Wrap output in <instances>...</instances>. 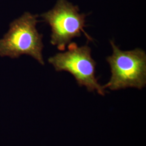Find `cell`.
Instances as JSON below:
<instances>
[{"mask_svg": "<svg viewBox=\"0 0 146 146\" xmlns=\"http://www.w3.org/2000/svg\"><path fill=\"white\" fill-rule=\"evenodd\" d=\"M91 48L88 46L78 47L72 42L68 45V50L59 52L49 58L57 72L66 71L73 75L80 86H84L89 92H96L104 96L106 91L95 76L96 63L92 58Z\"/></svg>", "mask_w": 146, "mask_h": 146, "instance_id": "3", "label": "cell"}, {"mask_svg": "<svg viewBox=\"0 0 146 146\" xmlns=\"http://www.w3.org/2000/svg\"><path fill=\"white\" fill-rule=\"evenodd\" d=\"M41 16L51 27V44L61 51L66 49L73 38L81 36L82 32L92 40L84 30L86 15L80 14L78 7L67 0H58L52 9Z\"/></svg>", "mask_w": 146, "mask_h": 146, "instance_id": "4", "label": "cell"}, {"mask_svg": "<svg viewBox=\"0 0 146 146\" xmlns=\"http://www.w3.org/2000/svg\"><path fill=\"white\" fill-rule=\"evenodd\" d=\"M37 17V15L25 12L11 22L9 31L0 40L1 57L16 58L22 55H27L41 64H44L42 52L43 36L36 29Z\"/></svg>", "mask_w": 146, "mask_h": 146, "instance_id": "1", "label": "cell"}, {"mask_svg": "<svg viewBox=\"0 0 146 146\" xmlns=\"http://www.w3.org/2000/svg\"><path fill=\"white\" fill-rule=\"evenodd\" d=\"M110 43L113 54L107 58L110 67L111 76L104 89L117 90L126 88L141 89L146 84V52L140 48L122 51L113 41Z\"/></svg>", "mask_w": 146, "mask_h": 146, "instance_id": "2", "label": "cell"}]
</instances>
